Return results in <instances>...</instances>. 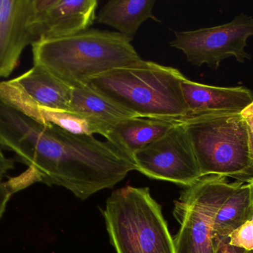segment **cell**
Here are the masks:
<instances>
[{
	"mask_svg": "<svg viewBox=\"0 0 253 253\" xmlns=\"http://www.w3.org/2000/svg\"><path fill=\"white\" fill-rule=\"evenodd\" d=\"M180 121L193 146L202 177L248 181L253 160L248 125L242 114L188 115Z\"/></svg>",
	"mask_w": 253,
	"mask_h": 253,
	"instance_id": "4",
	"label": "cell"
},
{
	"mask_svg": "<svg viewBox=\"0 0 253 253\" xmlns=\"http://www.w3.org/2000/svg\"><path fill=\"white\" fill-rule=\"evenodd\" d=\"M97 6V0H33L30 28L36 43L88 29Z\"/></svg>",
	"mask_w": 253,
	"mask_h": 253,
	"instance_id": "9",
	"label": "cell"
},
{
	"mask_svg": "<svg viewBox=\"0 0 253 253\" xmlns=\"http://www.w3.org/2000/svg\"><path fill=\"white\" fill-rule=\"evenodd\" d=\"M0 144L28 166L37 182L60 186L82 200L136 170L108 141L40 123L7 103L0 104Z\"/></svg>",
	"mask_w": 253,
	"mask_h": 253,
	"instance_id": "1",
	"label": "cell"
},
{
	"mask_svg": "<svg viewBox=\"0 0 253 253\" xmlns=\"http://www.w3.org/2000/svg\"><path fill=\"white\" fill-rule=\"evenodd\" d=\"M103 215L117 253H175L162 208L149 188L126 186L113 192Z\"/></svg>",
	"mask_w": 253,
	"mask_h": 253,
	"instance_id": "5",
	"label": "cell"
},
{
	"mask_svg": "<svg viewBox=\"0 0 253 253\" xmlns=\"http://www.w3.org/2000/svg\"><path fill=\"white\" fill-rule=\"evenodd\" d=\"M136 170L153 179L188 187L202 178L187 131L180 120L163 136L137 151Z\"/></svg>",
	"mask_w": 253,
	"mask_h": 253,
	"instance_id": "8",
	"label": "cell"
},
{
	"mask_svg": "<svg viewBox=\"0 0 253 253\" xmlns=\"http://www.w3.org/2000/svg\"><path fill=\"white\" fill-rule=\"evenodd\" d=\"M244 183H229L227 178L208 175L187 187L175 202L173 213L180 224L173 239L175 253H215V215L227 198Z\"/></svg>",
	"mask_w": 253,
	"mask_h": 253,
	"instance_id": "6",
	"label": "cell"
},
{
	"mask_svg": "<svg viewBox=\"0 0 253 253\" xmlns=\"http://www.w3.org/2000/svg\"><path fill=\"white\" fill-rule=\"evenodd\" d=\"M215 253H253V251H246L242 248L231 246L229 245V239H227L215 247Z\"/></svg>",
	"mask_w": 253,
	"mask_h": 253,
	"instance_id": "22",
	"label": "cell"
},
{
	"mask_svg": "<svg viewBox=\"0 0 253 253\" xmlns=\"http://www.w3.org/2000/svg\"><path fill=\"white\" fill-rule=\"evenodd\" d=\"M179 70L141 59L114 68L87 83L95 92L136 117L181 120L189 114Z\"/></svg>",
	"mask_w": 253,
	"mask_h": 253,
	"instance_id": "3",
	"label": "cell"
},
{
	"mask_svg": "<svg viewBox=\"0 0 253 253\" xmlns=\"http://www.w3.org/2000/svg\"><path fill=\"white\" fill-rule=\"evenodd\" d=\"M132 38L120 32L87 29L32 45L34 65L47 70L71 88L93 77L141 61Z\"/></svg>",
	"mask_w": 253,
	"mask_h": 253,
	"instance_id": "2",
	"label": "cell"
},
{
	"mask_svg": "<svg viewBox=\"0 0 253 253\" xmlns=\"http://www.w3.org/2000/svg\"><path fill=\"white\" fill-rule=\"evenodd\" d=\"M156 1L152 0H111L103 6L96 19L132 38L141 24L155 16L152 13Z\"/></svg>",
	"mask_w": 253,
	"mask_h": 253,
	"instance_id": "15",
	"label": "cell"
},
{
	"mask_svg": "<svg viewBox=\"0 0 253 253\" xmlns=\"http://www.w3.org/2000/svg\"><path fill=\"white\" fill-rule=\"evenodd\" d=\"M33 101L46 108L69 111L73 88L38 65L11 80Z\"/></svg>",
	"mask_w": 253,
	"mask_h": 253,
	"instance_id": "14",
	"label": "cell"
},
{
	"mask_svg": "<svg viewBox=\"0 0 253 253\" xmlns=\"http://www.w3.org/2000/svg\"><path fill=\"white\" fill-rule=\"evenodd\" d=\"M251 184V189H252V199H253V217L252 218L253 219V178L250 179L249 181H248Z\"/></svg>",
	"mask_w": 253,
	"mask_h": 253,
	"instance_id": "23",
	"label": "cell"
},
{
	"mask_svg": "<svg viewBox=\"0 0 253 253\" xmlns=\"http://www.w3.org/2000/svg\"><path fill=\"white\" fill-rule=\"evenodd\" d=\"M229 245L246 251H253V219L235 230L230 236Z\"/></svg>",
	"mask_w": 253,
	"mask_h": 253,
	"instance_id": "18",
	"label": "cell"
},
{
	"mask_svg": "<svg viewBox=\"0 0 253 253\" xmlns=\"http://www.w3.org/2000/svg\"><path fill=\"white\" fill-rule=\"evenodd\" d=\"M3 150L4 148L0 144V180H2L14 168V161L13 159L6 157Z\"/></svg>",
	"mask_w": 253,
	"mask_h": 253,
	"instance_id": "21",
	"label": "cell"
},
{
	"mask_svg": "<svg viewBox=\"0 0 253 253\" xmlns=\"http://www.w3.org/2000/svg\"><path fill=\"white\" fill-rule=\"evenodd\" d=\"M178 120L130 117L113 125L105 138L132 160L137 151L163 136Z\"/></svg>",
	"mask_w": 253,
	"mask_h": 253,
	"instance_id": "13",
	"label": "cell"
},
{
	"mask_svg": "<svg viewBox=\"0 0 253 253\" xmlns=\"http://www.w3.org/2000/svg\"><path fill=\"white\" fill-rule=\"evenodd\" d=\"M0 98L25 115L42 123L54 125L77 135H102L110 126L77 113L41 106L27 96L11 80L0 82Z\"/></svg>",
	"mask_w": 253,
	"mask_h": 253,
	"instance_id": "11",
	"label": "cell"
},
{
	"mask_svg": "<svg viewBox=\"0 0 253 253\" xmlns=\"http://www.w3.org/2000/svg\"><path fill=\"white\" fill-rule=\"evenodd\" d=\"M181 89L189 109L187 116L240 114L253 102V92L242 86L216 87L186 78Z\"/></svg>",
	"mask_w": 253,
	"mask_h": 253,
	"instance_id": "12",
	"label": "cell"
},
{
	"mask_svg": "<svg viewBox=\"0 0 253 253\" xmlns=\"http://www.w3.org/2000/svg\"><path fill=\"white\" fill-rule=\"evenodd\" d=\"M23 188L25 187L20 175L18 178H12L6 182L0 180V218L5 211L7 202L12 195Z\"/></svg>",
	"mask_w": 253,
	"mask_h": 253,
	"instance_id": "19",
	"label": "cell"
},
{
	"mask_svg": "<svg viewBox=\"0 0 253 253\" xmlns=\"http://www.w3.org/2000/svg\"><path fill=\"white\" fill-rule=\"evenodd\" d=\"M241 114L248 125L250 147H251V155H252L253 160V102L249 106L247 107Z\"/></svg>",
	"mask_w": 253,
	"mask_h": 253,
	"instance_id": "20",
	"label": "cell"
},
{
	"mask_svg": "<svg viewBox=\"0 0 253 253\" xmlns=\"http://www.w3.org/2000/svg\"><path fill=\"white\" fill-rule=\"evenodd\" d=\"M32 13L33 0H0V77H9L25 48L36 43Z\"/></svg>",
	"mask_w": 253,
	"mask_h": 253,
	"instance_id": "10",
	"label": "cell"
},
{
	"mask_svg": "<svg viewBox=\"0 0 253 253\" xmlns=\"http://www.w3.org/2000/svg\"><path fill=\"white\" fill-rule=\"evenodd\" d=\"M69 111L110 127L122 120L136 117L130 111L95 92L87 85L73 89Z\"/></svg>",
	"mask_w": 253,
	"mask_h": 253,
	"instance_id": "17",
	"label": "cell"
},
{
	"mask_svg": "<svg viewBox=\"0 0 253 253\" xmlns=\"http://www.w3.org/2000/svg\"><path fill=\"white\" fill-rule=\"evenodd\" d=\"M253 217L252 189L249 182L238 187L224 202L215 215L213 225L214 248L228 239L236 229Z\"/></svg>",
	"mask_w": 253,
	"mask_h": 253,
	"instance_id": "16",
	"label": "cell"
},
{
	"mask_svg": "<svg viewBox=\"0 0 253 253\" xmlns=\"http://www.w3.org/2000/svg\"><path fill=\"white\" fill-rule=\"evenodd\" d=\"M175 36L169 45L182 51L190 63L198 66L206 64L216 70L223 60L230 56L240 62L251 59L245 48L248 39L253 36V16L241 13L228 23L175 31Z\"/></svg>",
	"mask_w": 253,
	"mask_h": 253,
	"instance_id": "7",
	"label": "cell"
}]
</instances>
